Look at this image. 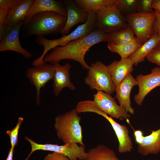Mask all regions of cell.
Listing matches in <instances>:
<instances>
[{"label": "cell", "instance_id": "6da1fadb", "mask_svg": "<svg viewBox=\"0 0 160 160\" xmlns=\"http://www.w3.org/2000/svg\"><path fill=\"white\" fill-rule=\"evenodd\" d=\"M108 37V33L96 29L84 38L72 41L64 46L53 49L45 56L44 62L55 65L59 63L62 60H73L79 63L83 68L88 70L90 66L84 59L86 53L93 45L107 41Z\"/></svg>", "mask_w": 160, "mask_h": 160}, {"label": "cell", "instance_id": "7a4b0ae2", "mask_svg": "<svg viewBox=\"0 0 160 160\" xmlns=\"http://www.w3.org/2000/svg\"><path fill=\"white\" fill-rule=\"evenodd\" d=\"M66 20V17L54 12L38 13L24 21L21 29L23 37L26 39L33 36L55 35L61 33Z\"/></svg>", "mask_w": 160, "mask_h": 160}, {"label": "cell", "instance_id": "3957f363", "mask_svg": "<svg viewBox=\"0 0 160 160\" xmlns=\"http://www.w3.org/2000/svg\"><path fill=\"white\" fill-rule=\"evenodd\" d=\"M89 13L87 21L78 26L69 34L53 39H47L44 37H36L35 39L36 43L42 46L44 50L41 55L35 60L36 64L40 65L44 63V59L50 50L58 46H64L72 41L84 38L94 31L96 29V13L92 12Z\"/></svg>", "mask_w": 160, "mask_h": 160}, {"label": "cell", "instance_id": "277c9868", "mask_svg": "<svg viewBox=\"0 0 160 160\" xmlns=\"http://www.w3.org/2000/svg\"><path fill=\"white\" fill-rule=\"evenodd\" d=\"M81 120L76 108L55 118L54 127L57 135L64 144L77 143L85 146Z\"/></svg>", "mask_w": 160, "mask_h": 160}, {"label": "cell", "instance_id": "5b68a950", "mask_svg": "<svg viewBox=\"0 0 160 160\" xmlns=\"http://www.w3.org/2000/svg\"><path fill=\"white\" fill-rule=\"evenodd\" d=\"M90 66L84 82L90 89L110 95L115 92L116 86L112 80L108 66L97 61Z\"/></svg>", "mask_w": 160, "mask_h": 160}, {"label": "cell", "instance_id": "8992f818", "mask_svg": "<svg viewBox=\"0 0 160 160\" xmlns=\"http://www.w3.org/2000/svg\"><path fill=\"white\" fill-rule=\"evenodd\" d=\"M96 29L109 33L128 26L125 18L115 3L109 5L96 12Z\"/></svg>", "mask_w": 160, "mask_h": 160}, {"label": "cell", "instance_id": "52a82bcc", "mask_svg": "<svg viewBox=\"0 0 160 160\" xmlns=\"http://www.w3.org/2000/svg\"><path fill=\"white\" fill-rule=\"evenodd\" d=\"M128 25L134 31L136 37L142 44L147 41L153 33L154 12L148 13L135 12L125 15Z\"/></svg>", "mask_w": 160, "mask_h": 160}, {"label": "cell", "instance_id": "ba28073f", "mask_svg": "<svg viewBox=\"0 0 160 160\" xmlns=\"http://www.w3.org/2000/svg\"><path fill=\"white\" fill-rule=\"evenodd\" d=\"M25 138L31 146V152L25 160H28L34 152L40 150L62 153L67 156L70 160H85L87 156L85 146L78 144L70 143L61 145L57 144H40L37 143L28 137H25Z\"/></svg>", "mask_w": 160, "mask_h": 160}, {"label": "cell", "instance_id": "9c48e42d", "mask_svg": "<svg viewBox=\"0 0 160 160\" xmlns=\"http://www.w3.org/2000/svg\"><path fill=\"white\" fill-rule=\"evenodd\" d=\"M55 65L44 64L27 68L26 76L30 83L35 87L36 90V102L38 105L41 103L40 91L49 81L52 80Z\"/></svg>", "mask_w": 160, "mask_h": 160}, {"label": "cell", "instance_id": "30bf717a", "mask_svg": "<svg viewBox=\"0 0 160 160\" xmlns=\"http://www.w3.org/2000/svg\"><path fill=\"white\" fill-rule=\"evenodd\" d=\"M94 101L103 112L112 118L121 121L129 119L131 115L126 110L118 105L111 95L98 91L94 95Z\"/></svg>", "mask_w": 160, "mask_h": 160}, {"label": "cell", "instance_id": "8fae6325", "mask_svg": "<svg viewBox=\"0 0 160 160\" xmlns=\"http://www.w3.org/2000/svg\"><path fill=\"white\" fill-rule=\"evenodd\" d=\"M136 79L139 91L135 96L134 99L137 104L141 105L149 93L155 88L160 87V68H153L147 75L139 74Z\"/></svg>", "mask_w": 160, "mask_h": 160}, {"label": "cell", "instance_id": "7c38bea8", "mask_svg": "<svg viewBox=\"0 0 160 160\" xmlns=\"http://www.w3.org/2000/svg\"><path fill=\"white\" fill-rule=\"evenodd\" d=\"M24 21L7 30L0 40V52L12 51L21 54L25 58L31 57V53L23 47L19 39V33Z\"/></svg>", "mask_w": 160, "mask_h": 160}, {"label": "cell", "instance_id": "4fadbf2b", "mask_svg": "<svg viewBox=\"0 0 160 160\" xmlns=\"http://www.w3.org/2000/svg\"><path fill=\"white\" fill-rule=\"evenodd\" d=\"M34 0H21L8 13L3 26L0 27V39L4 36L6 31L24 21Z\"/></svg>", "mask_w": 160, "mask_h": 160}, {"label": "cell", "instance_id": "5bb4252c", "mask_svg": "<svg viewBox=\"0 0 160 160\" xmlns=\"http://www.w3.org/2000/svg\"><path fill=\"white\" fill-rule=\"evenodd\" d=\"M95 113L104 117L111 124L119 142V152L123 153L131 152L133 148V143L127 127L119 123L99 108L97 109Z\"/></svg>", "mask_w": 160, "mask_h": 160}, {"label": "cell", "instance_id": "9a60e30c", "mask_svg": "<svg viewBox=\"0 0 160 160\" xmlns=\"http://www.w3.org/2000/svg\"><path fill=\"white\" fill-rule=\"evenodd\" d=\"M62 1L67 13L66 23L60 33L63 36L68 34L71 29L77 24L85 23L88 18L89 13L77 6L73 0Z\"/></svg>", "mask_w": 160, "mask_h": 160}, {"label": "cell", "instance_id": "2e32d148", "mask_svg": "<svg viewBox=\"0 0 160 160\" xmlns=\"http://www.w3.org/2000/svg\"><path fill=\"white\" fill-rule=\"evenodd\" d=\"M137 85L136 79L130 73L116 87L115 98L118 100L119 105L131 115L134 114L135 111L131 106L130 94L132 88Z\"/></svg>", "mask_w": 160, "mask_h": 160}, {"label": "cell", "instance_id": "e0dca14e", "mask_svg": "<svg viewBox=\"0 0 160 160\" xmlns=\"http://www.w3.org/2000/svg\"><path fill=\"white\" fill-rule=\"evenodd\" d=\"M55 69L52 79L53 90L55 95H59L62 90L65 87L73 90L75 89L74 84L70 80L69 71L71 66L69 63L63 65L59 63L54 65Z\"/></svg>", "mask_w": 160, "mask_h": 160}, {"label": "cell", "instance_id": "ac0fdd59", "mask_svg": "<svg viewBox=\"0 0 160 160\" xmlns=\"http://www.w3.org/2000/svg\"><path fill=\"white\" fill-rule=\"evenodd\" d=\"M134 62L129 58L115 60L108 66L113 82L116 87L134 70Z\"/></svg>", "mask_w": 160, "mask_h": 160}, {"label": "cell", "instance_id": "d6986e66", "mask_svg": "<svg viewBox=\"0 0 160 160\" xmlns=\"http://www.w3.org/2000/svg\"><path fill=\"white\" fill-rule=\"evenodd\" d=\"M46 12H55L67 17L66 10L62 0H34L26 18L38 13Z\"/></svg>", "mask_w": 160, "mask_h": 160}, {"label": "cell", "instance_id": "ffe728a7", "mask_svg": "<svg viewBox=\"0 0 160 160\" xmlns=\"http://www.w3.org/2000/svg\"><path fill=\"white\" fill-rule=\"evenodd\" d=\"M151 131V134L144 136L141 142L137 144L138 153L143 156L160 152V128Z\"/></svg>", "mask_w": 160, "mask_h": 160}, {"label": "cell", "instance_id": "44dd1931", "mask_svg": "<svg viewBox=\"0 0 160 160\" xmlns=\"http://www.w3.org/2000/svg\"><path fill=\"white\" fill-rule=\"evenodd\" d=\"M160 37L153 33L151 37L129 57L136 66L143 61L151 51L158 45Z\"/></svg>", "mask_w": 160, "mask_h": 160}, {"label": "cell", "instance_id": "7402d4cb", "mask_svg": "<svg viewBox=\"0 0 160 160\" xmlns=\"http://www.w3.org/2000/svg\"><path fill=\"white\" fill-rule=\"evenodd\" d=\"M85 160H119L114 151L103 144L89 149Z\"/></svg>", "mask_w": 160, "mask_h": 160}, {"label": "cell", "instance_id": "603a6c76", "mask_svg": "<svg viewBox=\"0 0 160 160\" xmlns=\"http://www.w3.org/2000/svg\"><path fill=\"white\" fill-rule=\"evenodd\" d=\"M142 44L136 38L132 41L125 44H115L108 42L107 47L112 52L119 54L121 58H129Z\"/></svg>", "mask_w": 160, "mask_h": 160}, {"label": "cell", "instance_id": "cb8c5ba5", "mask_svg": "<svg viewBox=\"0 0 160 160\" xmlns=\"http://www.w3.org/2000/svg\"><path fill=\"white\" fill-rule=\"evenodd\" d=\"M135 33L129 26L108 33L107 42L115 44H121L129 43L136 38Z\"/></svg>", "mask_w": 160, "mask_h": 160}, {"label": "cell", "instance_id": "d4e9b609", "mask_svg": "<svg viewBox=\"0 0 160 160\" xmlns=\"http://www.w3.org/2000/svg\"><path fill=\"white\" fill-rule=\"evenodd\" d=\"M76 4L88 13L96 12L115 3L116 0H74Z\"/></svg>", "mask_w": 160, "mask_h": 160}, {"label": "cell", "instance_id": "484cf974", "mask_svg": "<svg viewBox=\"0 0 160 160\" xmlns=\"http://www.w3.org/2000/svg\"><path fill=\"white\" fill-rule=\"evenodd\" d=\"M139 0H116L117 7L121 14L126 15L137 12Z\"/></svg>", "mask_w": 160, "mask_h": 160}, {"label": "cell", "instance_id": "4316f807", "mask_svg": "<svg viewBox=\"0 0 160 160\" xmlns=\"http://www.w3.org/2000/svg\"><path fill=\"white\" fill-rule=\"evenodd\" d=\"M21 0H0V27L3 26L9 12Z\"/></svg>", "mask_w": 160, "mask_h": 160}, {"label": "cell", "instance_id": "83f0119b", "mask_svg": "<svg viewBox=\"0 0 160 160\" xmlns=\"http://www.w3.org/2000/svg\"><path fill=\"white\" fill-rule=\"evenodd\" d=\"M24 119L23 117L18 118L17 124L15 127L12 130H8L6 132L7 134L10 138V145L11 148H14L18 142V137L19 129Z\"/></svg>", "mask_w": 160, "mask_h": 160}, {"label": "cell", "instance_id": "f1b7e54d", "mask_svg": "<svg viewBox=\"0 0 160 160\" xmlns=\"http://www.w3.org/2000/svg\"><path fill=\"white\" fill-rule=\"evenodd\" d=\"M153 0H139L137 12L148 13L152 12Z\"/></svg>", "mask_w": 160, "mask_h": 160}, {"label": "cell", "instance_id": "f546056e", "mask_svg": "<svg viewBox=\"0 0 160 160\" xmlns=\"http://www.w3.org/2000/svg\"><path fill=\"white\" fill-rule=\"evenodd\" d=\"M146 58L148 61L156 64L160 68V46L158 45L155 48Z\"/></svg>", "mask_w": 160, "mask_h": 160}, {"label": "cell", "instance_id": "4dcf8cb0", "mask_svg": "<svg viewBox=\"0 0 160 160\" xmlns=\"http://www.w3.org/2000/svg\"><path fill=\"white\" fill-rule=\"evenodd\" d=\"M44 160H70L65 155L62 153L53 152L47 155Z\"/></svg>", "mask_w": 160, "mask_h": 160}, {"label": "cell", "instance_id": "1f68e13d", "mask_svg": "<svg viewBox=\"0 0 160 160\" xmlns=\"http://www.w3.org/2000/svg\"><path fill=\"white\" fill-rule=\"evenodd\" d=\"M156 19L153 23V33L160 37V14L156 10H155Z\"/></svg>", "mask_w": 160, "mask_h": 160}, {"label": "cell", "instance_id": "d6a6232c", "mask_svg": "<svg viewBox=\"0 0 160 160\" xmlns=\"http://www.w3.org/2000/svg\"><path fill=\"white\" fill-rule=\"evenodd\" d=\"M130 126L131 127L133 131L134 136L136 142L137 144H140L144 136L143 133L142 131L140 130H135L131 126L129 119L126 120Z\"/></svg>", "mask_w": 160, "mask_h": 160}, {"label": "cell", "instance_id": "836d02e7", "mask_svg": "<svg viewBox=\"0 0 160 160\" xmlns=\"http://www.w3.org/2000/svg\"><path fill=\"white\" fill-rule=\"evenodd\" d=\"M152 7L157 11L160 14V0H153Z\"/></svg>", "mask_w": 160, "mask_h": 160}, {"label": "cell", "instance_id": "e575fe53", "mask_svg": "<svg viewBox=\"0 0 160 160\" xmlns=\"http://www.w3.org/2000/svg\"><path fill=\"white\" fill-rule=\"evenodd\" d=\"M14 148H11L9 150L7 157L5 160H13Z\"/></svg>", "mask_w": 160, "mask_h": 160}, {"label": "cell", "instance_id": "d590c367", "mask_svg": "<svg viewBox=\"0 0 160 160\" xmlns=\"http://www.w3.org/2000/svg\"><path fill=\"white\" fill-rule=\"evenodd\" d=\"M158 45H159V46H160V41L159 42V44H158Z\"/></svg>", "mask_w": 160, "mask_h": 160}]
</instances>
